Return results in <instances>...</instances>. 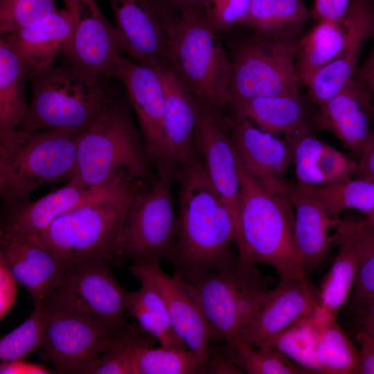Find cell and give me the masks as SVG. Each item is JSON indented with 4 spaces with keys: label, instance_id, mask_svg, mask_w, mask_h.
<instances>
[{
    "label": "cell",
    "instance_id": "obj_1",
    "mask_svg": "<svg viewBox=\"0 0 374 374\" xmlns=\"http://www.w3.org/2000/svg\"><path fill=\"white\" fill-rule=\"evenodd\" d=\"M177 231L170 255L179 275L215 270L234 262L236 220L213 185L196 150L180 167Z\"/></svg>",
    "mask_w": 374,
    "mask_h": 374
},
{
    "label": "cell",
    "instance_id": "obj_2",
    "mask_svg": "<svg viewBox=\"0 0 374 374\" xmlns=\"http://www.w3.org/2000/svg\"><path fill=\"white\" fill-rule=\"evenodd\" d=\"M238 163L240 191L234 240L238 260L269 265L280 278L306 276L296 245L294 211L289 197L265 188L238 159Z\"/></svg>",
    "mask_w": 374,
    "mask_h": 374
},
{
    "label": "cell",
    "instance_id": "obj_3",
    "mask_svg": "<svg viewBox=\"0 0 374 374\" xmlns=\"http://www.w3.org/2000/svg\"><path fill=\"white\" fill-rule=\"evenodd\" d=\"M32 97L18 130H60L82 132L118 99L112 79L65 64L30 70Z\"/></svg>",
    "mask_w": 374,
    "mask_h": 374
},
{
    "label": "cell",
    "instance_id": "obj_4",
    "mask_svg": "<svg viewBox=\"0 0 374 374\" xmlns=\"http://www.w3.org/2000/svg\"><path fill=\"white\" fill-rule=\"evenodd\" d=\"M139 188V183L78 206L33 236L55 257L62 271L89 262L118 265V245L124 221Z\"/></svg>",
    "mask_w": 374,
    "mask_h": 374
},
{
    "label": "cell",
    "instance_id": "obj_5",
    "mask_svg": "<svg viewBox=\"0 0 374 374\" xmlns=\"http://www.w3.org/2000/svg\"><path fill=\"white\" fill-rule=\"evenodd\" d=\"M80 133L18 129L0 133V196L4 206L27 202L40 186L69 176Z\"/></svg>",
    "mask_w": 374,
    "mask_h": 374
},
{
    "label": "cell",
    "instance_id": "obj_6",
    "mask_svg": "<svg viewBox=\"0 0 374 374\" xmlns=\"http://www.w3.org/2000/svg\"><path fill=\"white\" fill-rule=\"evenodd\" d=\"M144 149L125 102L118 98L78 141L76 162L69 180L84 186L105 184L123 174L148 176Z\"/></svg>",
    "mask_w": 374,
    "mask_h": 374
},
{
    "label": "cell",
    "instance_id": "obj_7",
    "mask_svg": "<svg viewBox=\"0 0 374 374\" xmlns=\"http://www.w3.org/2000/svg\"><path fill=\"white\" fill-rule=\"evenodd\" d=\"M179 276L207 320L213 339L226 344L240 338L270 291L254 265L238 259L220 269Z\"/></svg>",
    "mask_w": 374,
    "mask_h": 374
},
{
    "label": "cell",
    "instance_id": "obj_8",
    "mask_svg": "<svg viewBox=\"0 0 374 374\" xmlns=\"http://www.w3.org/2000/svg\"><path fill=\"white\" fill-rule=\"evenodd\" d=\"M215 33L202 9L179 13L168 63L195 97L220 116L229 103L231 64Z\"/></svg>",
    "mask_w": 374,
    "mask_h": 374
},
{
    "label": "cell",
    "instance_id": "obj_9",
    "mask_svg": "<svg viewBox=\"0 0 374 374\" xmlns=\"http://www.w3.org/2000/svg\"><path fill=\"white\" fill-rule=\"evenodd\" d=\"M299 39L256 33L233 48L229 104L256 98L299 95Z\"/></svg>",
    "mask_w": 374,
    "mask_h": 374
},
{
    "label": "cell",
    "instance_id": "obj_10",
    "mask_svg": "<svg viewBox=\"0 0 374 374\" xmlns=\"http://www.w3.org/2000/svg\"><path fill=\"white\" fill-rule=\"evenodd\" d=\"M173 175L159 168L148 189L139 188L127 208L118 245L117 259L160 262L172 253L177 236L172 193Z\"/></svg>",
    "mask_w": 374,
    "mask_h": 374
},
{
    "label": "cell",
    "instance_id": "obj_11",
    "mask_svg": "<svg viewBox=\"0 0 374 374\" xmlns=\"http://www.w3.org/2000/svg\"><path fill=\"white\" fill-rule=\"evenodd\" d=\"M39 356L55 373L92 374L100 355L117 346L132 326L87 314L52 310Z\"/></svg>",
    "mask_w": 374,
    "mask_h": 374
},
{
    "label": "cell",
    "instance_id": "obj_12",
    "mask_svg": "<svg viewBox=\"0 0 374 374\" xmlns=\"http://www.w3.org/2000/svg\"><path fill=\"white\" fill-rule=\"evenodd\" d=\"M110 266L97 262L62 270L51 296L43 304L52 310L125 322L128 291L116 280Z\"/></svg>",
    "mask_w": 374,
    "mask_h": 374
},
{
    "label": "cell",
    "instance_id": "obj_13",
    "mask_svg": "<svg viewBox=\"0 0 374 374\" xmlns=\"http://www.w3.org/2000/svg\"><path fill=\"white\" fill-rule=\"evenodd\" d=\"M126 54L152 67L168 63V48L179 14L164 0H108Z\"/></svg>",
    "mask_w": 374,
    "mask_h": 374
},
{
    "label": "cell",
    "instance_id": "obj_14",
    "mask_svg": "<svg viewBox=\"0 0 374 374\" xmlns=\"http://www.w3.org/2000/svg\"><path fill=\"white\" fill-rule=\"evenodd\" d=\"M71 15L73 34L63 51L66 64L114 79L116 62L126 53L125 39L103 14L98 0H62Z\"/></svg>",
    "mask_w": 374,
    "mask_h": 374
},
{
    "label": "cell",
    "instance_id": "obj_15",
    "mask_svg": "<svg viewBox=\"0 0 374 374\" xmlns=\"http://www.w3.org/2000/svg\"><path fill=\"white\" fill-rule=\"evenodd\" d=\"M137 181V179L127 174L97 186H84L69 180L66 186L36 201L4 206L0 233L36 235L64 213L89 201L114 195L139 184Z\"/></svg>",
    "mask_w": 374,
    "mask_h": 374
},
{
    "label": "cell",
    "instance_id": "obj_16",
    "mask_svg": "<svg viewBox=\"0 0 374 374\" xmlns=\"http://www.w3.org/2000/svg\"><path fill=\"white\" fill-rule=\"evenodd\" d=\"M226 122L244 170L269 191L288 197L290 185L285 172L292 161L289 142L260 129L249 118L235 112Z\"/></svg>",
    "mask_w": 374,
    "mask_h": 374
},
{
    "label": "cell",
    "instance_id": "obj_17",
    "mask_svg": "<svg viewBox=\"0 0 374 374\" xmlns=\"http://www.w3.org/2000/svg\"><path fill=\"white\" fill-rule=\"evenodd\" d=\"M306 276L280 278L242 329L240 338L263 347L294 322L314 315L319 309V290Z\"/></svg>",
    "mask_w": 374,
    "mask_h": 374
},
{
    "label": "cell",
    "instance_id": "obj_18",
    "mask_svg": "<svg viewBox=\"0 0 374 374\" xmlns=\"http://www.w3.org/2000/svg\"><path fill=\"white\" fill-rule=\"evenodd\" d=\"M114 79L125 86L144 135L148 154L158 168L165 157L166 95L158 70L125 57L118 58Z\"/></svg>",
    "mask_w": 374,
    "mask_h": 374
},
{
    "label": "cell",
    "instance_id": "obj_19",
    "mask_svg": "<svg viewBox=\"0 0 374 374\" xmlns=\"http://www.w3.org/2000/svg\"><path fill=\"white\" fill-rule=\"evenodd\" d=\"M159 263L133 260L130 271L136 278H145L159 291L175 332L186 347L197 354L205 371L213 339L211 327L180 276L176 273L168 275L160 268Z\"/></svg>",
    "mask_w": 374,
    "mask_h": 374
},
{
    "label": "cell",
    "instance_id": "obj_20",
    "mask_svg": "<svg viewBox=\"0 0 374 374\" xmlns=\"http://www.w3.org/2000/svg\"><path fill=\"white\" fill-rule=\"evenodd\" d=\"M317 127L335 135L359 159L374 130V103L356 74L331 98L319 106Z\"/></svg>",
    "mask_w": 374,
    "mask_h": 374
},
{
    "label": "cell",
    "instance_id": "obj_21",
    "mask_svg": "<svg viewBox=\"0 0 374 374\" xmlns=\"http://www.w3.org/2000/svg\"><path fill=\"white\" fill-rule=\"evenodd\" d=\"M341 23L346 34L344 47L307 87L310 98L318 106L337 93L355 75L362 49L374 34V0H352Z\"/></svg>",
    "mask_w": 374,
    "mask_h": 374
},
{
    "label": "cell",
    "instance_id": "obj_22",
    "mask_svg": "<svg viewBox=\"0 0 374 374\" xmlns=\"http://www.w3.org/2000/svg\"><path fill=\"white\" fill-rule=\"evenodd\" d=\"M156 68L166 95L165 157L163 166L175 177L196 150L195 131L201 102L181 81L169 64Z\"/></svg>",
    "mask_w": 374,
    "mask_h": 374
},
{
    "label": "cell",
    "instance_id": "obj_23",
    "mask_svg": "<svg viewBox=\"0 0 374 374\" xmlns=\"http://www.w3.org/2000/svg\"><path fill=\"white\" fill-rule=\"evenodd\" d=\"M288 197L294 211L296 245L306 276L337 244L343 220L331 215L309 187L290 185Z\"/></svg>",
    "mask_w": 374,
    "mask_h": 374
},
{
    "label": "cell",
    "instance_id": "obj_24",
    "mask_svg": "<svg viewBox=\"0 0 374 374\" xmlns=\"http://www.w3.org/2000/svg\"><path fill=\"white\" fill-rule=\"evenodd\" d=\"M220 116L201 103L195 131V144L208 175L237 221L240 180L237 155ZM236 228V227H235Z\"/></svg>",
    "mask_w": 374,
    "mask_h": 374
},
{
    "label": "cell",
    "instance_id": "obj_25",
    "mask_svg": "<svg viewBox=\"0 0 374 374\" xmlns=\"http://www.w3.org/2000/svg\"><path fill=\"white\" fill-rule=\"evenodd\" d=\"M337 245V254L319 289L320 308L333 318L346 302L360 265L374 246V231L366 220H343Z\"/></svg>",
    "mask_w": 374,
    "mask_h": 374
},
{
    "label": "cell",
    "instance_id": "obj_26",
    "mask_svg": "<svg viewBox=\"0 0 374 374\" xmlns=\"http://www.w3.org/2000/svg\"><path fill=\"white\" fill-rule=\"evenodd\" d=\"M0 256L28 292L35 306L51 296L62 273L55 257L33 235L0 233Z\"/></svg>",
    "mask_w": 374,
    "mask_h": 374
},
{
    "label": "cell",
    "instance_id": "obj_27",
    "mask_svg": "<svg viewBox=\"0 0 374 374\" xmlns=\"http://www.w3.org/2000/svg\"><path fill=\"white\" fill-rule=\"evenodd\" d=\"M73 20L66 9H57L51 15L7 35L30 66L41 70L53 65L69 44Z\"/></svg>",
    "mask_w": 374,
    "mask_h": 374
},
{
    "label": "cell",
    "instance_id": "obj_28",
    "mask_svg": "<svg viewBox=\"0 0 374 374\" xmlns=\"http://www.w3.org/2000/svg\"><path fill=\"white\" fill-rule=\"evenodd\" d=\"M233 112L249 118L260 129L291 137L309 130L307 112L299 95H279L232 101Z\"/></svg>",
    "mask_w": 374,
    "mask_h": 374
},
{
    "label": "cell",
    "instance_id": "obj_29",
    "mask_svg": "<svg viewBox=\"0 0 374 374\" xmlns=\"http://www.w3.org/2000/svg\"><path fill=\"white\" fill-rule=\"evenodd\" d=\"M30 66L10 38L0 37V133L17 130L26 118L29 105L26 84Z\"/></svg>",
    "mask_w": 374,
    "mask_h": 374
},
{
    "label": "cell",
    "instance_id": "obj_30",
    "mask_svg": "<svg viewBox=\"0 0 374 374\" xmlns=\"http://www.w3.org/2000/svg\"><path fill=\"white\" fill-rule=\"evenodd\" d=\"M317 23L299 39L296 70L300 84L306 87L319 71L338 55L345 43L342 23Z\"/></svg>",
    "mask_w": 374,
    "mask_h": 374
},
{
    "label": "cell",
    "instance_id": "obj_31",
    "mask_svg": "<svg viewBox=\"0 0 374 374\" xmlns=\"http://www.w3.org/2000/svg\"><path fill=\"white\" fill-rule=\"evenodd\" d=\"M310 15L303 0H252L244 25L258 33L296 38Z\"/></svg>",
    "mask_w": 374,
    "mask_h": 374
},
{
    "label": "cell",
    "instance_id": "obj_32",
    "mask_svg": "<svg viewBox=\"0 0 374 374\" xmlns=\"http://www.w3.org/2000/svg\"><path fill=\"white\" fill-rule=\"evenodd\" d=\"M331 318L333 317L319 308L314 315L303 318L288 326L266 346L277 349L314 373H320L317 360V344L324 325Z\"/></svg>",
    "mask_w": 374,
    "mask_h": 374
},
{
    "label": "cell",
    "instance_id": "obj_33",
    "mask_svg": "<svg viewBox=\"0 0 374 374\" xmlns=\"http://www.w3.org/2000/svg\"><path fill=\"white\" fill-rule=\"evenodd\" d=\"M317 360L320 373H359V349L335 318L330 319L322 329L317 344Z\"/></svg>",
    "mask_w": 374,
    "mask_h": 374
},
{
    "label": "cell",
    "instance_id": "obj_34",
    "mask_svg": "<svg viewBox=\"0 0 374 374\" xmlns=\"http://www.w3.org/2000/svg\"><path fill=\"white\" fill-rule=\"evenodd\" d=\"M226 347L235 364L249 374L314 373L273 347H256L240 338L226 344Z\"/></svg>",
    "mask_w": 374,
    "mask_h": 374
},
{
    "label": "cell",
    "instance_id": "obj_35",
    "mask_svg": "<svg viewBox=\"0 0 374 374\" xmlns=\"http://www.w3.org/2000/svg\"><path fill=\"white\" fill-rule=\"evenodd\" d=\"M309 188L336 217L347 209L368 215L374 208V179L351 177L333 184Z\"/></svg>",
    "mask_w": 374,
    "mask_h": 374
},
{
    "label": "cell",
    "instance_id": "obj_36",
    "mask_svg": "<svg viewBox=\"0 0 374 374\" xmlns=\"http://www.w3.org/2000/svg\"><path fill=\"white\" fill-rule=\"evenodd\" d=\"M49 312L46 306H35L29 318L0 341L1 362L25 359L44 345L48 323Z\"/></svg>",
    "mask_w": 374,
    "mask_h": 374
},
{
    "label": "cell",
    "instance_id": "obj_37",
    "mask_svg": "<svg viewBox=\"0 0 374 374\" xmlns=\"http://www.w3.org/2000/svg\"><path fill=\"white\" fill-rule=\"evenodd\" d=\"M205 373L197 354L188 348L150 347L140 354L136 374Z\"/></svg>",
    "mask_w": 374,
    "mask_h": 374
},
{
    "label": "cell",
    "instance_id": "obj_38",
    "mask_svg": "<svg viewBox=\"0 0 374 374\" xmlns=\"http://www.w3.org/2000/svg\"><path fill=\"white\" fill-rule=\"evenodd\" d=\"M56 0H0V32L8 35L36 24L57 8Z\"/></svg>",
    "mask_w": 374,
    "mask_h": 374
},
{
    "label": "cell",
    "instance_id": "obj_39",
    "mask_svg": "<svg viewBox=\"0 0 374 374\" xmlns=\"http://www.w3.org/2000/svg\"><path fill=\"white\" fill-rule=\"evenodd\" d=\"M285 139L292 148L296 184L306 187L321 186L316 161L325 143L312 136L310 130Z\"/></svg>",
    "mask_w": 374,
    "mask_h": 374
},
{
    "label": "cell",
    "instance_id": "obj_40",
    "mask_svg": "<svg viewBox=\"0 0 374 374\" xmlns=\"http://www.w3.org/2000/svg\"><path fill=\"white\" fill-rule=\"evenodd\" d=\"M252 0H205L202 7L206 21L215 31L244 25Z\"/></svg>",
    "mask_w": 374,
    "mask_h": 374
},
{
    "label": "cell",
    "instance_id": "obj_41",
    "mask_svg": "<svg viewBox=\"0 0 374 374\" xmlns=\"http://www.w3.org/2000/svg\"><path fill=\"white\" fill-rule=\"evenodd\" d=\"M126 311L134 317L139 322L140 327L154 337L161 346L188 348L174 330L166 328L157 317L144 307L134 292L128 291Z\"/></svg>",
    "mask_w": 374,
    "mask_h": 374
},
{
    "label": "cell",
    "instance_id": "obj_42",
    "mask_svg": "<svg viewBox=\"0 0 374 374\" xmlns=\"http://www.w3.org/2000/svg\"><path fill=\"white\" fill-rule=\"evenodd\" d=\"M357 166V162L325 143L316 161V170L321 186L333 184L351 178Z\"/></svg>",
    "mask_w": 374,
    "mask_h": 374
},
{
    "label": "cell",
    "instance_id": "obj_43",
    "mask_svg": "<svg viewBox=\"0 0 374 374\" xmlns=\"http://www.w3.org/2000/svg\"><path fill=\"white\" fill-rule=\"evenodd\" d=\"M374 296V246L360 265L353 287V299L363 304Z\"/></svg>",
    "mask_w": 374,
    "mask_h": 374
},
{
    "label": "cell",
    "instance_id": "obj_44",
    "mask_svg": "<svg viewBox=\"0 0 374 374\" xmlns=\"http://www.w3.org/2000/svg\"><path fill=\"white\" fill-rule=\"evenodd\" d=\"M19 282L10 267L0 256V321L12 310L17 294Z\"/></svg>",
    "mask_w": 374,
    "mask_h": 374
},
{
    "label": "cell",
    "instance_id": "obj_45",
    "mask_svg": "<svg viewBox=\"0 0 374 374\" xmlns=\"http://www.w3.org/2000/svg\"><path fill=\"white\" fill-rule=\"evenodd\" d=\"M352 0H314L311 15L317 21H329L341 23Z\"/></svg>",
    "mask_w": 374,
    "mask_h": 374
},
{
    "label": "cell",
    "instance_id": "obj_46",
    "mask_svg": "<svg viewBox=\"0 0 374 374\" xmlns=\"http://www.w3.org/2000/svg\"><path fill=\"white\" fill-rule=\"evenodd\" d=\"M205 373L209 374H241L244 371L235 364L227 347L209 348Z\"/></svg>",
    "mask_w": 374,
    "mask_h": 374
},
{
    "label": "cell",
    "instance_id": "obj_47",
    "mask_svg": "<svg viewBox=\"0 0 374 374\" xmlns=\"http://www.w3.org/2000/svg\"><path fill=\"white\" fill-rule=\"evenodd\" d=\"M356 339L359 346V373L374 374V337L362 330Z\"/></svg>",
    "mask_w": 374,
    "mask_h": 374
},
{
    "label": "cell",
    "instance_id": "obj_48",
    "mask_svg": "<svg viewBox=\"0 0 374 374\" xmlns=\"http://www.w3.org/2000/svg\"><path fill=\"white\" fill-rule=\"evenodd\" d=\"M1 374H50L54 373L44 365L27 362L24 359L2 362Z\"/></svg>",
    "mask_w": 374,
    "mask_h": 374
},
{
    "label": "cell",
    "instance_id": "obj_49",
    "mask_svg": "<svg viewBox=\"0 0 374 374\" xmlns=\"http://www.w3.org/2000/svg\"><path fill=\"white\" fill-rule=\"evenodd\" d=\"M371 50L362 64L357 66L356 75L370 92L374 103V34Z\"/></svg>",
    "mask_w": 374,
    "mask_h": 374
},
{
    "label": "cell",
    "instance_id": "obj_50",
    "mask_svg": "<svg viewBox=\"0 0 374 374\" xmlns=\"http://www.w3.org/2000/svg\"><path fill=\"white\" fill-rule=\"evenodd\" d=\"M355 178L374 179V130L371 140L358 162Z\"/></svg>",
    "mask_w": 374,
    "mask_h": 374
},
{
    "label": "cell",
    "instance_id": "obj_51",
    "mask_svg": "<svg viewBox=\"0 0 374 374\" xmlns=\"http://www.w3.org/2000/svg\"><path fill=\"white\" fill-rule=\"evenodd\" d=\"M363 330L374 337V296L362 304Z\"/></svg>",
    "mask_w": 374,
    "mask_h": 374
},
{
    "label": "cell",
    "instance_id": "obj_52",
    "mask_svg": "<svg viewBox=\"0 0 374 374\" xmlns=\"http://www.w3.org/2000/svg\"><path fill=\"white\" fill-rule=\"evenodd\" d=\"M175 12L202 9L205 0H164Z\"/></svg>",
    "mask_w": 374,
    "mask_h": 374
},
{
    "label": "cell",
    "instance_id": "obj_53",
    "mask_svg": "<svg viewBox=\"0 0 374 374\" xmlns=\"http://www.w3.org/2000/svg\"><path fill=\"white\" fill-rule=\"evenodd\" d=\"M366 221L369 227L374 231V208L368 215H367Z\"/></svg>",
    "mask_w": 374,
    "mask_h": 374
}]
</instances>
